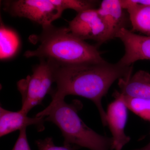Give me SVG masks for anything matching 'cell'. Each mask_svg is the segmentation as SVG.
<instances>
[{"instance_id": "9a60e30c", "label": "cell", "mask_w": 150, "mask_h": 150, "mask_svg": "<svg viewBox=\"0 0 150 150\" xmlns=\"http://www.w3.org/2000/svg\"><path fill=\"white\" fill-rule=\"evenodd\" d=\"M53 2L63 11L68 9L74 10L77 13L89 9L95 8L96 1L90 0H53Z\"/></svg>"}, {"instance_id": "5b68a950", "label": "cell", "mask_w": 150, "mask_h": 150, "mask_svg": "<svg viewBox=\"0 0 150 150\" xmlns=\"http://www.w3.org/2000/svg\"><path fill=\"white\" fill-rule=\"evenodd\" d=\"M3 9L12 16L28 19L42 28L52 25L64 12L53 0L5 1Z\"/></svg>"}, {"instance_id": "e0dca14e", "label": "cell", "mask_w": 150, "mask_h": 150, "mask_svg": "<svg viewBox=\"0 0 150 150\" xmlns=\"http://www.w3.org/2000/svg\"><path fill=\"white\" fill-rule=\"evenodd\" d=\"M26 129L20 130L18 138L12 150H31L28 142Z\"/></svg>"}, {"instance_id": "8992f818", "label": "cell", "mask_w": 150, "mask_h": 150, "mask_svg": "<svg viewBox=\"0 0 150 150\" xmlns=\"http://www.w3.org/2000/svg\"><path fill=\"white\" fill-rule=\"evenodd\" d=\"M70 32L82 40H95L101 44L110 39L107 25L97 9L92 8L78 13L69 22Z\"/></svg>"}, {"instance_id": "2e32d148", "label": "cell", "mask_w": 150, "mask_h": 150, "mask_svg": "<svg viewBox=\"0 0 150 150\" xmlns=\"http://www.w3.org/2000/svg\"><path fill=\"white\" fill-rule=\"evenodd\" d=\"M38 150H75L78 149L75 146H57L54 145L53 139L47 137L43 140H38L35 142Z\"/></svg>"}, {"instance_id": "52a82bcc", "label": "cell", "mask_w": 150, "mask_h": 150, "mask_svg": "<svg viewBox=\"0 0 150 150\" xmlns=\"http://www.w3.org/2000/svg\"><path fill=\"white\" fill-rule=\"evenodd\" d=\"M114 96L115 100L108 105L106 112L107 125L112 134L111 149L121 150L131 140L130 137L126 135L124 131L128 108L122 93H115Z\"/></svg>"}, {"instance_id": "7c38bea8", "label": "cell", "mask_w": 150, "mask_h": 150, "mask_svg": "<svg viewBox=\"0 0 150 150\" xmlns=\"http://www.w3.org/2000/svg\"><path fill=\"white\" fill-rule=\"evenodd\" d=\"M123 9L127 10L133 29L150 36V6L134 2L133 0H120Z\"/></svg>"}, {"instance_id": "5bb4252c", "label": "cell", "mask_w": 150, "mask_h": 150, "mask_svg": "<svg viewBox=\"0 0 150 150\" xmlns=\"http://www.w3.org/2000/svg\"><path fill=\"white\" fill-rule=\"evenodd\" d=\"M123 96L124 102L128 108L143 119L150 121V99Z\"/></svg>"}, {"instance_id": "9c48e42d", "label": "cell", "mask_w": 150, "mask_h": 150, "mask_svg": "<svg viewBox=\"0 0 150 150\" xmlns=\"http://www.w3.org/2000/svg\"><path fill=\"white\" fill-rule=\"evenodd\" d=\"M45 117L30 118L22 112L10 111L1 106L0 107V137H2L17 130L26 128L27 126L34 125L39 131L44 129Z\"/></svg>"}, {"instance_id": "6da1fadb", "label": "cell", "mask_w": 150, "mask_h": 150, "mask_svg": "<svg viewBox=\"0 0 150 150\" xmlns=\"http://www.w3.org/2000/svg\"><path fill=\"white\" fill-rule=\"evenodd\" d=\"M132 66H123L118 62L110 64L84 63L59 67L56 74V88L52 94L53 105L64 99L67 96H77L90 100L96 105L103 126H107L106 112L102 99L116 80L131 76Z\"/></svg>"}, {"instance_id": "7a4b0ae2", "label": "cell", "mask_w": 150, "mask_h": 150, "mask_svg": "<svg viewBox=\"0 0 150 150\" xmlns=\"http://www.w3.org/2000/svg\"><path fill=\"white\" fill-rule=\"evenodd\" d=\"M31 39L39 45L35 50L26 51V58L49 60L59 67L105 62L96 46L75 36L68 27L51 25L42 28L41 33Z\"/></svg>"}, {"instance_id": "8fae6325", "label": "cell", "mask_w": 150, "mask_h": 150, "mask_svg": "<svg viewBox=\"0 0 150 150\" xmlns=\"http://www.w3.org/2000/svg\"><path fill=\"white\" fill-rule=\"evenodd\" d=\"M100 16L107 25L110 39L115 38L116 33L124 25L123 9L120 0H104L97 9Z\"/></svg>"}, {"instance_id": "277c9868", "label": "cell", "mask_w": 150, "mask_h": 150, "mask_svg": "<svg viewBox=\"0 0 150 150\" xmlns=\"http://www.w3.org/2000/svg\"><path fill=\"white\" fill-rule=\"evenodd\" d=\"M59 67L51 61L41 59L33 69L32 74L18 82V89L22 98L20 110L22 112L27 115L33 107L42 103L55 83L56 70Z\"/></svg>"}, {"instance_id": "d6986e66", "label": "cell", "mask_w": 150, "mask_h": 150, "mask_svg": "<svg viewBox=\"0 0 150 150\" xmlns=\"http://www.w3.org/2000/svg\"><path fill=\"white\" fill-rule=\"evenodd\" d=\"M136 150H150V142L145 146Z\"/></svg>"}, {"instance_id": "ba28073f", "label": "cell", "mask_w": 150, "mask_h": 150, "mask_svg": "<svg viewBox=\"0 0 150 150\" xmlns=\"http://www.w3.org/2000/svg\"><path fill=\"white\" fill-rule=\"evenodd\" d=\"M125 47V54L118 62L123 66H131L139 60H150V36L136 34L123 28L116 33Z\"/></svg>"}, {"instance_id": "ac0fdd59", "label": "cell", "mask_w": 150, "mask_h": 150, "mask_svg": "<svg viewBox=\"0 0 150 150\" xmlns=\"http://www.w3.org/2000/svg\"><path fill=\"white\" fill-rule=\"evenodd\" d=\"M134 2L144 6H150V0H133Z\"/></svg>"}, {"instance_id": "30bf717a", "label": "cell", "mask_w": 150, "mask_h": 150, "mask_svg": "<svg viewBox=\"0 0 150 150\" xmlns=\"http://www.w3.org/2000/svg\"><path fill=\"white\" fill-rule=\"evenodd\" d=\"M121 93L132 98L150 99V74L144 71L119 80Z\"/></svg>"}, {"instance_id": "3957f363", "label": "cell", "mask_w": 150, "mask_h": 150, "mask_svg": "<svg viewBox=\"0 0 150 150\" xmlns=\"http://www.w3.org/2000/svg\"><path fill=\"white\" fill-rule=\"evenodd\" d=\"M79 101L68 104L64 99L49 105L37 117L54 123L60 129L64 139V146L87 148L91 150L111 149L112 138L98 134L84 123L78 115L81 106Z\"/></svg>"}, {"instance_id": "4fadbf2b", "label": "cell", "mask_w": 150, "mask_h": 150, "mask_svg": "<svg viewBox=\"0 0 150 150\" xmlns=\"http://www.w3.org/2000/svg\"><path fill=\"white\" fill-rule=\"evenodd\" d=\"M18 38L15 33L1 24V59L13 56L18 48Z\"/></svg>"}]
</instances>
